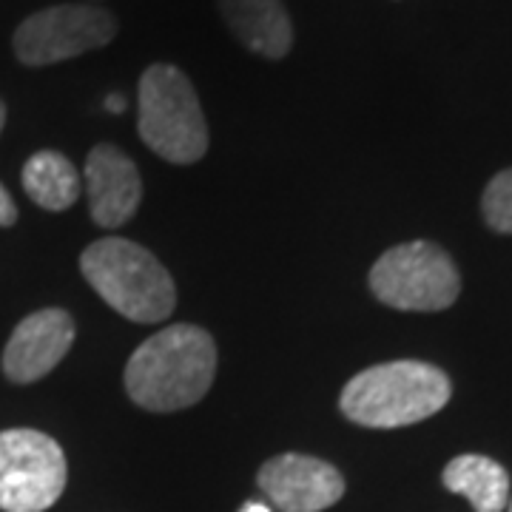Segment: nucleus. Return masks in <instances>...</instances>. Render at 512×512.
Masks as SVG:
<instances>
[{
    "label": "nucleus",
    "instance_id": "f257e3e1",
    "mask_svg": "<svg viewBox=\"0 0 512 512\" xmlns=\"http://www.w3.org/2000/svg\"><path fill=\"white\" fill-rule=\"evenodd\" d=\"M217 376V345L197 325H171L131 353L126 390L151 413H177L197 404Z\"/></svg>",
    "mask_w": 512,
    "mask_h": 512
},
{
    "label": "nucleus",
    "instance_id": "f03ea898",
    "mask_svg": "<svg viewBox=\"0 0 512 512\" xmlns=\"http://www.w3.org/2000/svg\"><path fill=\"white\" fill-rule=\"evenodd\" d=\"M450 379L427 362H387L353 376L339 399L345 419L373 430H396L436 416L450 402Z\"/></svg>",
    "mask_w": 512,
    "mask_h": 512
},
{
    "label": "nucleus",
    "instance_id": "7ed1b4c3",
    "mask_svg": "<svg viewBox=\"0 0 512 512\" xmlns=\"http://www.w3.org/2000/svg\"><path fill=\"white\" fill-rule=\"evenodd\" d=\"M80 271L97 296L131 322H165L177 308L171 274L157 256L131 239L92 242L80 256Z\"/></svg>",
    "mask_w": 512,
    "mask_h": 512
},
{
    "label": "nucleus",
    "instance_id": "20e7f679",
    "mask_svg": "<svg viewBox=\"0 0 512 512\" xmlns=\"http://www.w3.org/2000/svg\"><path fill=\"white\" fill-rule=\"evenodd\" d=\"M137 131L157 157L191 165L208 151V123L194 83L171 63H154L140 77Z\"/></svg>",
    "mask_w": 512,
    "mask_h": 512
},
{
    "label": "nucleus",
    "instance_id": "39448f33",
    "mask_svg": "<svg viewBox=\"0 0 512 512\" xmlns=\"http://www.w3.org/2000/svg\"><path fill=\"white\" fill-rule=\"evenodd\" d=\"M370 291L396 311H444L461 293V276L439 245L404 242L370 268Z\"/></svg>",
    "mask_w": 512,
    "mask_h": 512
},
{
    "label": "nucleus",
    "instance_id": "423d86ee",
    "mask_svg": "<svg viewBox=\"0 0 512 512\" xmlns=\"http://www.w3.org/2000/svg\"><path fill=\"white\" fill-rule=\"evenodd\" d=\"M66 478V456L52 436L23 427L0 433V510H49L66 490Z\"/></svg>",
    "mask_w": 512,
    "mask_h": 512
},
{
    "label": "nucleus",
    "instance_id": "0eeeda50",
    "mask_svg": "<svg viewBox=\"0 0 512 512\" xmlns=\"http://www.w3.org/2000/svg\"><path fill=\"white\" fill-rule=\"evenodd\" d=\"M117 37V18L100 6L63 3L23 20L15 32V55L23 66H52L109 46Z\"/></svg>",
    "mask_w": 512,
    "mask_h": 512
},
{
    "label": "nucleus",
    "instance_id": "6e6552de",
    "mask_svg": "<svg viewBox=\"0 0 512 512\" xmlns=\"http://www.w3.org/2000/svg\"><path fill=\"white\" fill-rule=\"evenodd\" d=\"M256 484L279 512H322L345 495V478L333 464L302 453L268 458Z\"/></svg>",
    "mask_w": 512,
    "mask_h": 512
},
{
    "label": "nucleus",
    "instance_id": "1a4fd4ad",
    "mask_svg": "<svg viewBox=\"0 0 512 512\" xmlns=\"http://www.w3.org/2000/svg\"><path fill=\"white\" fill-rule=\"evenodd\" d=\"M74 319L60 308L26 316L12 330L3 350V373L15 384H32L49 376L74 345Z\"/></svg>",
    "mask_w": 512,
    "mask_h": 512
},
{
    "label": "nucleus",
    "instance_id": "9d476101",
    "mask_svg": "<svg viewBox=\"0 0 512 512\" xmlns=\"http://www.w3.org/2000/svg\"><path fill=\"white\" fill-rule=\"evenodd\" d=\"M83 174H86L89 211L100 228H120L137 214L143 200V180L134 160L120 148L109 143L94 146Z\"/></svg>",
    "mask_w": 512,
    "mask_h": 512
},
{
    "label": "nucleus",
    "instance_id": "9b49d317",
    "mask_svg": "<svg viewBox=\"0 0 512 512\" xmlns=\"http://www.w3.org/2000/svg\"><path fill=\"white\" fill-rule=\"evenodd\" d=\"M220 12L248 52L268 60L291 52L293 23L282 0H220Z\"/></svg>",
    "mask_w": 512,
    "mask_h": 512
},
{
    "label": "nucleus",
    "instance_id": "f8f14e48",
    "mask_svg": "<svg viewBox=\"0 0 512 512\" xmlns=\"http://www.w3.org/2000/svg\"><path fill=\"white\" fill-rule=\"evenodd\" d=\"M450 493L464 495L476 512H501L510 504V473L487 456H456L441 473Z\"/></svg>",
    "mask_w": 512,
    "mask_h": 512
},
{
    "label": "nucleus",
    "instance_id": "ddd939ff",
    "mask_svg": "<svg viewBox=\"0 0 512 512\" xmlns=\"http://www.w3.org/2000/svg\"><path fill=\"white\" fill-rule=\"evenodd\" d=\"M23 191L46 211H66L80 197V174L60 151H37L23 165Z\"/></svg>",
    "mask_w": 512,
    "mask_h": 512
},
{
    "label": "nucleus",
    "instance_id": "4468645a",
    "mask_svg": "<svg viewBox=\"0 0 512 512\" xmlns=\"http://www.w3.org/2000/svg\"><path fill=\"white\" fill-rule=\"evenodd\" d=\"M481 211L487 225L498 234H512V168L495 174L484 197H481Z\"/></svg>",
    "mask_w": 512,
    "mask_h": 512
},
{
    "label": "nucleus",
    "instance_id": "2eb2a0df",
    "mask_svg": "<svg viewBox=\"0 0 512 512\" xmlns=\"http://www.w3.org/2000/svg\"><path fill=\"white\" fill-rule=\"evenodd\" d=\"M18 222V208H15V200H12V194L3 188L0 183V228H9V225H15Z\"/></svg>",
    "mask_w": 512,
    "mask_h": 512
},
{
    "label": "nucleus",
    "instance_id": "dca6fc26",
    "mask_svg": "<svg viewBox=\"0 0 512 512\" xmlns=\"http://www.w3.org/2000/svg\"><path fill=\"white\" fill-rule=\"evenodd\" d=\"M106 109H109L111 114H120V111H126V100H123L120 94H111V97H106Z\"/></svg>",
    "mask_w": 512,
    "mask_h": 512
},
{
    "label": "nucleus",
    "instance_id": "f3484780",
    "mask_svg": "<svg viewBox=\"0 0 512 512\" xmlns=\"http://www.w3.org/2000/svg\"><path fill=\"white\" fill-rule=\"evenodd\" d=\"M242 512H271L265 504H256V501H251V504H245V510Z\"/></svg>",
    "mask_w": 512,
    "mask_h": 512
},
{
    "label": "nucleus",
    "instance_id": "a211bd4d",
    "mask_svg": "<svg viewBox=\"0 0 512 512\" xmlns=\"http://www.w3.org/2000/svg\"><path fill=\"white\" fill-rule=\"evenodd\" d=\"M6 126V106H3V100H0V131Z\"/></svg>",
    "mask_w": 512,
    "mask_h": 512
},
{
    "label": "nucleus",
    "instance_id": "6ab92c4d",
    "mask_svg": "<svg viewBox=\"0 0 512 512\" xmlns=\"http://www.w3.org/2000/svg\"><path fill=\"white\" fill-rule=\"evenodd\" d=\"M507 507H510V512H512V498H510V504H507Z\"/></svg>",
    "mask_w": 512,
    "mask_h": 512
}]
</instances>
